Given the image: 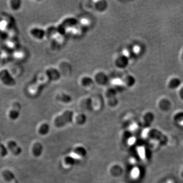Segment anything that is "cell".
Segmentation results:
<instances>
[{"instance_id": "8", "label": "cell", "mask_w": 183, "mask_h": 183, "mask_svg": "<svg viewBox=\"0 0 183 183\" xmlns=\"http://www.w3.org/2000/svg\"><path fill=\"white\" fill-rule=\"evenodd\" d=\"M8 154L7 148L2 143H0V157H5Z\"/></svg>"}, {"instance_id": "3", "label": "cell", "mask_w": 183, "mask_h": 183, "mask_svg": "<svg viewBox=\"0 0 183 183\" xmlns=\"http://www.w3.org/2000/svg\"><path fill=\"white\" fill-rule=\"evenodd\" d=\"M7 149L13 154V155L16 156L20 155V154L22 152V148L14 140H10L8 142Z\"/></svg>"}, {"instance_id": "6", "label": "cell", "mask_w": 183, "mask_h": 183, "mask_svg": "<svg viewBox=\"0 0 183 183\" xmlns=\"http://www.w3.org/2000/svg\"><path fill=\"white\" fill-rule=\"evenodd\" d=\"M181 84V80L179 78H174L170 80L168 82V87L171 90H175L180 87Z\"/></svg>"}, {"instance_id": "5", "label": "cell", "mask_w": 183, "mask_h": 183, "mask_svg": "<svg viewBox=\"0 0 183 183\" xmlns=\"http://www.w3.org/2000/svg\"><path fill=\"white\" fill-rule=\"evenodd\" d=\"M3 176L8 183H17L14 173L10 170H5L3 173Z\"/></svg>"}, {"instance_id": "9", "label": "cell", "mask_w": 183, "mask_h": 183, "mask_svg": "<svg viewBox=\"0 0 183 183\" xmlns=\"http://www.w3.org/2000/svg\"><path fill=\"white\" fill-rule=\"evenodd\" d=\"M126 84L128 86L131 87L133 86L136 82V80L133 76L131 75L128 76L125 79Z\"/></svg>"}, {"instance_id": "12", "label": "cell", "mask_w": 183, "mask_h": 183, "mask_svg": "<svg viewBox=\"0 0 183 183\" xmlns=\"http://www.w3.org/2000/svg\"><path fill=\"white\" fill-rule=\"evenodd\" d=\"M179 95L180 97L183 99V86L182 87L179 91Z\"/></svg>"}, {"instance_id": "14", "label": "cell", "mask_w": 183, "mask_h": 183, "mask_svg": "<svg viewBox=\"0 0 183 183\" xmlns=\"http://www.w3.org/2000/svg\"><path fill=\"white\" fill-rule=\"evenodd\" d=\"M71 156L72 157L74 158H78V155L75 154H72Z\"/></svg>"}, {"instance_id": "7", "label": "cell", "mask_w": 183, "mask_h": 183, "mask_svg": "<svg viewBox=\"0 0 183 183\" xmlns=\"http://www.w3.org/2000/svg\"><path fill=\"white\" fill-rule=\"evenodd\" d=\"M9 6L12 10L17 11L20 8L21 1L20 0H13L9 2Z\"/></svg>"}, {"instance_id": "11", "label": "cell", "mask_w": 183, "mask_h": 183, "mask_svg": "<svg viewBox=\"0 0 183 183\" xmlns=\"http://www.w3.org/2000/svg\"><path fill=\"white\" fill-rule=\"evenodd\" d=\"M138 153H139V155L141 157H144L145 151L142 147H139L138 149Z\"/></svg>"}, {"instance_id": "15", "label": "cell", "mask_w": 183, "mask_h": 183, "mask_svg": "<svg viewBox=\"0 0 183 183\" xmlns=\"http://www.w3.org/2000/svg\"><path fill=\"white\" fill-rule=\"evenodd\" d=\"M1 143V137H0V143Z\"/></svg>"}, {"instance_id": "16", "label": "cell", "mask_w": 183, "mask_h": 183, "mask_svg": "<svg viewBox=\"0 0 183 183\" xmlns=\"http://www.w3.org/2000/svg\"></svg>"}, {"instance_id": "1", "label": "cell", "mask_w": 183, "mask_h": 183, "mask_svg": "<svg viewBox=\"0 0 183 183\" xmlns=\"http://www.w3.org/2000/svg\"><path fill=\"white\" fill-rule=\"evenodd\" d=\"M0 82L4 86L12 87L16 85V80L6 69H0Z\"/></svg>"}, {"instance_id": "13", "label": "cell", "mask_w": 183, "mask_h": 183, "mask_svg": "<svg viewBox=\"0 0 183 183\" xmlns=\"http://www.w3.org/2000/svg\"><path fill=\"white\" fill-rule=\"evenodd\" d=\"M135 142V138H131L129 140V143L130 145L133 144Z\"/></svg>"}, {"instance_id": "2", "label": "cell", "mask_w": 183, "mask_h": 183, "mask_svg": "<svg viewBox=\"0 0 183 183\" xmlns=\"http://www.w3.org/2000/svg\"><path fill=\"white\" fill-rule=\"evenodd\" d=\"M20 105L18 102L13 104L11 108L8 112V117L12 121H15L20 117Z\"/></svg>"}, {"instance_id": "10", "label": "cell", "mask_w": 183, "mask_h": 183, "mask_svg": "<svg viewBox=\"0 0 183 183\" xmlns=\"http://www.w3.org/2000/svg\"><path fill=\"white\" fill-rule=\"evenodd\" d=\"M138 175H139V170L137 168H134L133 170V171H132V175L133 177H136Z\"/></svg>"}, {"instance_id": "4", "label": "cell", "mask_w": 183, "mask_h": 183, "mask_svg": "<svg viewBox=\"0 0 183 183\" xmlns=\"http://www.w3.org/2000/svg\"><path fill=\"white\" fill-rule=\"evenodd\" d=\"M30 34L33 38L37 39H41L45 35L43 30L40 28H33L30 30Z\"/></svg>"}]
</instances>
